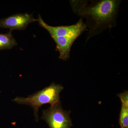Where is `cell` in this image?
I'll list each match as a JSON object with an SVG mask.
<instances>
[{"label":"cell","mask_w":128,"mask_h":128,"mask_svg":"<svg viewBox=\"0 0 128 128\" xmlns=\"http://www.w3.org/2000/svg\"><path fill=\"white\" fill-rule=\"evenodd\" d=\"M121 100V107L119 117L121 128H128V90L118 95Z\"/></svg>","instance_id":"7"},{"label":"cell","mask_w":128,"mask_h":128,"mask_svg":"<svg viewBox=\"0 0 128 128\" xmlns=\"http://www.w3.org/2000/svg\"><path fill=\"white\" fill-rule=\"evenodd\" d=\"M38 21L39 25L48 31L51 37H68L76 39L83 32L87 30V27L83 22L82 18H80L77 23L74 25L57 26L48 25L44 21L40 14Z\"/></svg>","instance_id":"4"},{"label":"cell","mask_w":128,"mask_h":128,"mask_svg":"<svg viewBox=\"0 0 128 128\" xmlns=\"http://www.w3.org/2000/svg\"><path fill=\"white\" fill-rule=\"evenodd\" d=\"M70 112L63 109L60 100L47 110H43L41 119L46 121L50 128H70L73 125Z\"/></svg>","instance_id":"3"},{"label":"cell","mask_w":128,"mask_h":128,"mask_svg":"<svg viewBox=\"0 0 128 128\" xmlns=\"http://www.w3.org/2000/svg\"><path fill=\"white\" fill-rule=\"evenodd\" d=\"M71 0L70 3L72 11L77 16L86 19L85 24L89 28L86 42L106 29L117 25L120 0Z\"/></svg>","instance_id":"1"},{"label":"cell","mask_w":128,"mask_h":128,"mask_svg":"<svg viewBox=\"0 0 128 128\" xmlns=\"http://www.w3.org/2000/svg\"><path fill=\"white\" fill-rule=\"evenodd\" d=\"M52 38L56 44V50L59 52V58L64 60L69 59L72 46L76 39L65 37L54 36Z\"/></svg>","instance_id":"6"},{"label":"cell","mask_w":128,"mask_h":128,"mask_svg":"<svg viewBox=\"0 0 128 128\" xmlns=\"http://www.w3.org/2000/svg\"><path fill=\"white\" fill-rule=\"evenodd\" d=\"M38 21L32 14H16L0 20V28H9L11 31L25 30L29 24Z\"/></svg>","instance_id":"5"},{"label":"cell","mask_w":128,"mask_h":128,"mask_svg":"<svg viewBox=\"0 0 128 128\" xmlns=\"http://www.w3.org/2000/svg\"><path fill=\"white\" fill-rule=\"evenodd\" d=\"M11 32L10 31L8 33H0V50L11 49L18 45Z\"/></svg>","instance_id":"8"},{"label":"cell","mask_w":128,"mask_h":128,"mask_svg":"<svg viewBox=\"0 0 128 128\" xmlns=\"http://www.w3.org/2000/svg\"><path fill=\"white\" fill-rule=\"evenodd\" d=\"M64 88L62 85L54 82L41 90L27 97H16L12 101L18 104L29 105L33 109L35 120L38 122V112L40 108L47 104L52 105L60 100V94Z\"/></svg>","instance_id":"2"}]
</instances>
